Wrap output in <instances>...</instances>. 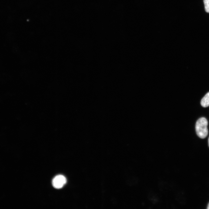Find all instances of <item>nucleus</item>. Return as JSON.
Wrapping results in <instances>:
<instances>
[{"mask_svg": "<svg viewBox=\"0 0 209 209\" xmlns=\"http://www.w3.org/2000/svg\"><path fill=\"white\" fill-rule=\"evenodd\" d=\"M206 11L209 13V0H203Z\"/></svg>", "mask_w": 209, "mask_h": 209, "instance_id": "obj_4", "label": "nucleus"}, {"mask_svg": "<svg viewBox=\"0 0 209 209\" xmlns=\"http://www.w3.org/2000/svg\"><path fill=\"white\" fill-rule=\"evenodd\" d=\"M201 105L204 107L209 106V92L203 98L201 101Z\"/></svg>", "mask_w": 209, "mask_h": 209, "instance_id": "obj_3", "label": "nucleus"}, {"mask_svg": "<svg viewBox=\"0 0 209 209\" xmlns=\"http://www.w3.org/2000/svg\"><path fill=\"white\" fill-rule=\"evenodd\" d=\"M208 122L204 117L199 119L196 122L195 125L196 131L197 136L201 138H204L208 133L207 129Z\"/></svg>", "mask_w": 209, "mask_h": 209, "instance_id": "obj_1", "label": "nucleus"}, {"mask_svg": "<svg viewBox=\"0 0 209 209\" xmlns=\"http://www.w3.org/2000/svg\"><path fill=\"white\" fill-rule=\"evenodd\" d=\"M66 180L65 177L62 175L56 176L52 180V185L55 188L60 189L62 188L65 184Z\"/></svg>", "mask_w": 209, "mask_h": 209, "instance_id": "obj_2", "label": "nucleus"}, {"mask_svg": "<svg viewBox=\"0 0 209 209\" xmlns=\"http://www.w3.org/2000/svg\"><path fill=\"white\" fill-rule=\"evenodd\" d=\"M207 208L208 209H209V203H208V205Z\"/></svg>", "mask_w": 209, "mask_h": 209, "instance_id": "obj_5", "label": "nucleus"}, {"mask_svg": "<svg viewBox=\"0 0 209 209\" xmlns=\"http://www.w3.org/2000/svg\"><path fill=\"white\" fill-rule=\"evenodd\" d=\"M208 146L209 147V137L208 139Z\"/></svg>", "mask_w": 209, "mask_h": 209, "instance_id": "obj_6", "label": "nucleus"}]
</instances>
